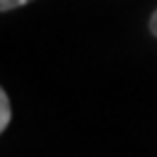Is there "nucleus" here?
Returning <instances> with one entry per match:
<instances>
[{
    "label": "nucleus",
    "instance_id": "nucleus-1",
    "mask_svg": "<svg viewBox=\"0 0 157 157\" xmlns=\"http://www.w3.org/2000/svg\"><path fill=\"white\" fill-rule=\"evenodd\" d=\"M10 118H12L10 96H7V91L2 88V91H0V130H2V132L7 130V125H10Z\"/></svg>",
    "mask_w": 157,
    "mask_h": 157
},
{
    "label": "nucleus",
    "instance_id": "nucleus-2",
    "mask_svg": "<svg viewBox=\"0 0 157 157\" xmlns=\"http://www.w3.org/2000/svg\"><path fill=\"white\" fill-rule=\"evenodd\" d=\"M27 2H32V0H0V10L2 12H10V10H17V7L27 5Z\"/></svg>",
    "mask_w": 157,
    "mask_h": 157
},
{
    "label": "nucleus",
    "instance_id": "nucleus-3",
    "mask_svg": "<svg viewBox=\"0 0 157 157\" xmlns=\"http://www.w3.org/2000/svg\"><path fill=\"white\" fill-rule=\"evenodd\" d=\"M150 32L157 37V10L152 12V17H150Z\"/></svg>",
    "mask_w": 157,
    "mask_h": 157
}]
</instances>
